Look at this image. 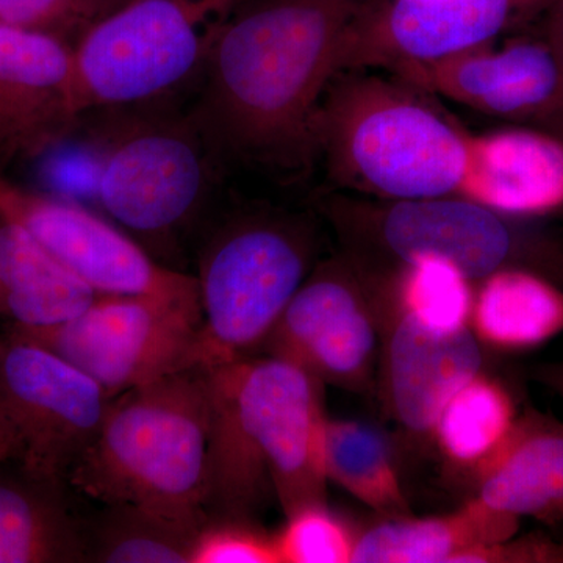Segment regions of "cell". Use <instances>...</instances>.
<instances>
[{"label":"cell","instance_id":"8fae6325","mask_svg":"<svg viewBox=\"0 0 563 563\" xmlns=\"http://www.w3.org/2000/svg\"><path fill=\"white\" fill-rule=\"evenodd\" d=\"M373 295L372 277L350 257L321 263L285 307L263 351L322 385L366 390L379 346Z\"/></svg>","mask_w":563,"mask_h":563},{"label":"cell","instance_id":"3957f363","mask_svg":"<svg viewBox=\"0 0 563 563\" xmlns=\"http://www.w3.org/2000/svg\"><path fill=\"white\" fill-rule=\"evenodd\" d=\"M470 133L399 79L336 74L312 124L329 179L377 201L459 196Z\"/></svg>","mask_w":563,"mask_h":563},{"label":"cell","instance_id":"ffe728a7","mask_svg":"<svg viewBox=\"0 0 563 563\" xmlns=\"http://www.w3.org/2000/svg\"><path fill=\"white\" fill-rule=\"evenodd\" d=\"M518 525L520 518L477 498L444 517L385 518L357 536L351 563H455L468 551L512 539Z\"/></svg>","mask_w":563,"mask_h":563},{"label":"cell","instance_id":"cb8c5ba5","mask_svg":"<svg viewBox=\"0 0 563 563\" xmlns=\"http://www.w3.org/2000/svg\"><path fill=\"white\" fill-rule=\"evenodd\" d=\"M517 421L512 395L481 373L446 404L432 437L448 461L479 472L501 450Z\"/></svg>","mask_w":563,"mask_h":563},{"label":"cell","instance_id":"603a6c76","mask_svg":"<svg viewBox=\"0 0 563 563\" xmlns=\"http://www.w3.org/2000/svg\"><path fill=\"white\" fill-rule=\"evenodd\" d=\"M324 470L328 481L340 485L384 518L410 514L391 444L373 426L328 418Z\"/></svg>","mask_w":563,"mask_h":563},{"label":"cell","instance_id":"e575fe53","mask_svg":"<svg viewBox=\"0 0 563 563\" xmlns=\"http://www.w3.org/2000/svg\"><path fill=\"white\" fill-rule=\"evenodd\" d=\"M95 2H98L107 13H111V11L117 10L118 7L124 5L129 0H95Z\"/></svg>","mask_w":563,"mask_h":563},{"label":"cell","instance_id":"9c48e42d","mask_svg":"<svg viewBox=\"0 0 563 563\" xmlns=\"http://www.w3.org/2000/svg\"><path fill=\"white\" fill-rule=\"evenodd\" d=\"M110 401L101 385L54 352L10 331L0 336V426L10 462L68 484Z\"/></svg>","mask_w":563,"mask_h":563},{"label":"cell","instance_id":"e0dca14e","mask_svg":"<svg viewBox=\"0 0 563 563\" xmlns=\"http://www.w3.org/2000/svg\"><path fill=\"white\" fill-rule=\"evenodd\" d=\"M459 196L521 220L563 211V141L539 128L470 135Z\"/></svg>","mask_w":563,"mask_h":563},{"label":"cell","instance_id":"d4e9b609","mask_svg":"<svg viewBox=\"0 0 563 563\" xmlns=\"http://www.w3.org/2000/svg\"><path fill=\"white\" fill-rule=\"evenodd\" d=\"M206 523L176 520L129 504L107 506L92 532H87V559L102 563H191L196 537Z\"/></svg>","mask_w":563,"mask_h":563},{"label":"cell","instance_id":"4dcf8cb0","mask_svg":"<svg viewBox=\"0 0 563 563\" xmlns=\"http://www.w3.org/2000/svg\"><path fill=\"white\" fill-rule=\"evenodd\" d=\"M540 36H543L563 62V0H554L539 20Z\"/></svg>","mask_w":563,"mask_h":563},{"label":"cell","instance_id":"5bb4252c","mask_svg":"<svg viewBox=\"0 0 563 563\" xmlns=\"http://www.w3.org/2000/svg\"><path fill=\"white\" fill-rule=\"evenodd\" d=\"M485 117L540 128L563 109V62L540 35L495 41L395 73Z\"/></svg>","mask_w":563,"mask_h":563},{"label":"cell","instance_id":"ac0fdd59","mask_svg":"<svg viewBox=\"0 0 563 563\" xmlns=\"http://www.w3.org/2000/svg\"><path fill=\"white\" fill-rule=\"evenodd\" d=\"M477 499L514 517L563 520V424L518 418L512 433L477 472Z\"/></svg>","mask_w":563,"mask_h":563},{"label":"cell","instance_id":"1f68e13d","mask_svg":"<svg viewBox=\"0 0 563 563\" xmlns=\"http://www.w3.org/2000/svg\"><path fill=\"white\" fill-rule=\"evenodd\" d=\"M540 377H542L544 384L550 385L563 399V363L543 368L540 372Z\"/></svg>","mask_w":563,"mask_h":563},{"label":"cell","instance_id":"4316f807","mask_svg":"<svg viewBox=\"0 0 563 563\" xmlns=\"http://www.w3.org/2000/svg\"><path fill=\"white\" fill-rule=\"evenodd\" d=\"M274 537L280 563H350L357 540L325 503L287 515L284 529Z\"/></svg>","mask_w":563,"mask_h":563},{"label":"cell","instance_id":"d6986e66","mask_svg":"<svg viewBox=\"0 0 563 563\" xmlns=\"http://www.w3.org/2000/svg\"><path fill=\"white\" fill-rule=\"evenodd\" d=\"M65 483L0 462V563L88 562L87 532Z\"/></svg>","mask_w":563,"mask_h":563},{"label":"cell","instance_id":"9a60e30c","mask_svg":"<svg viewBox=\"0 0 563 563\" xmlns=\"http://www.w3.org/2000/svg\"><path fill=\"white\" fill-rule=\"evenodd\" d=\"M80 114L73 44L0 22V155L49 150Z\"/></svg>","mask_w":563,"mask_h":563},{"label":"cell","instance_id":"7402d4cb","mask_svg":"<svg viewBox=\"0 0 563 563\" xmlns=\"http://www.w3.org/2000/svg\"><path fill=\"white\" fill-rule=\"evenodd\" d=\"M470 328L496 350L542 346L563 332V288L529 269L493 273L474 292Z\"/></svg>","mask_w":563,"mask_h":563},{"label":"cell","instance_id":"7c38bea8","mask_svg":"<svg viewBox=\"0 0 563 563\" xmlns=\"http://www.w3.org/2000/svg\"><path fill=\"white\" fill-rule=\"evenodd\" d=\"M554 0H377L344 38L336 74L453 57L539 21Z\"/></svg>","mask_w":563,"mask_h":563},{"label":"cell","instance_id":"d6a6232c","mask_svg":"<svg viewBox=\"0 0 563 563\" xmlns=\"http://www.w3.org/2000/svg\"><path fill=\"white\" fill-rule=\"evenodd\" d=\"M539 129L553 133V135L558 136L559 140L563 141V109L559 110L553 118H550V120L544 121Z\"/></svg>","mask_w":563,"mask_h":563},{"label":"cell","instance_id":"836d02e7","mask_svg":"<svg viewBox=\"0 0 563 563\" xmlns=\"http://www.w3.org/2000/svg\"><path fill=\"white\" fill-rule=\"evenodd\" d=\"M10 457L9 442H7L5 433H3L2 426H0V462H9Z\"/></svg>","mask_w":563,"mask_h":563},{"label":"cell","instance_id":"f1b7e54d","mask_svg":"<svg viewBox=\"0 0 563 563\" xmlns=\"http://www.w3.org/2000/svg\"><path fill=\"white\" fill-rule=\"evenodd\" d=\"M191 563H280L276 537L243 518L206 523L196 537Z\"/></svg>","mask_w":563,"mask_h":563},{"label":"cell","instance_id":"44dd1931","mask_svg":"<svg viewBox=\"0 0 563 563\" xmlns=\"http://www.w3.org/2000/svg\"><path fill=\"white\" fill-rule=\"evenodd\" d=\"M98 296L31 235L0 217V318L18 328H47L79 317Z\"/></svg>","mask_w":563,"mask_h":563},{"label":"cell","instance_id":"4fadbf2b","mask_svg":"<svg viewBox=\"0 0 563 563\" xmlns=\"http://www.w3.org/2000/svg\"><path fill=\"white\" fill-rule=\"evenodd\" d=\"M0 217L31 235L99 295L198 291L196 277L158 265L131 236L91 211L18 187L2 172Z\"/></svg>","mask_w":563,"mask_h":563},{"label":"cell","instance_id":"f546056e","mask_svg":"<svg viewBox=\"0 0 563 563\" xmlns=\"http://www.w3.org/2000/svg\"><path fill=\"white\" fill-rule=\"evenodd\" d=\"M510 540L468 551L455 563L563 562V550L558 544L537 539Z\"/></svg>","mask_w":563,"mask_h":563},{"label":"cell","instance_id":"83f0119b","mask_svg":"<svg viewBox=\"0 0 563 563\" xmlns=\"http://www.w3.org/2000/svg\"><path fill=\"white\" fill-rule=\"evenodd\" d=\"M106 10L95 0H0V22L68 41L84 35ZM69 43V41H68Z\"/></svg>","mask_w":563,"mask_h":563},{"label":"cell","instance_id":"6da1fadb","mask_svg":"<svg viewBox=\"0 0 563 563\" xmlns=\"http://www.w3.org/2000/svg\"><path fill=\"white\" fill-rule=\"evenodd\" d=\"M377 0H258L229 22L192 118L218 158L282 172L313 161L314 111L344 38Z\"/></svg>","mask_w":563,"mask_h":563},{"label":"cell","instance_id":"ba28073f","mask_svg":"<svg viewBox=\"0 0 563 563\" xmlns=\"http://www.w3.org/2000/svg\"><path fill=\"white\" fill-rule=\"evenodd\" d=\"M198 291L99 295L79 317L9 331L65 358L110 398L187 368L201 328Z\"/></svg>","mask_w":563,"mask_h":563},{"label":"cell","instance_id":"2e32d148","mask_svg":"<svg viewBox=\"0 0 563 563\" xmlns=\"http://www.w3.org/2000/svg\"><path fill=\"white\" fill-rule=\"evenodd\" d=\"M483 365L472 328L435 331L398 309L384 350L388 410L407 432L432 435L446 404Z\"/></svg>","mask_w":563,"mask_h":563},{"label":"cell","instance_id":"484cf974","mask_svg":"<svg viewBox=\"0 0 563 563\" xmlns=\"http://www.w3.org/2000/svg\"><path fill=\"white\" fill-rule=\"evenodd\" d=\"M390 276L396 303L401 312L440 332L470 328L473 280L454 263L421 255L404 263Z\"/></svg>","mask_w":563,"mask_h":563},{"label":"cell","instance_id":"5b68a950","mask_svg":"<svg viewBox=\"0 0 563 563\" xmlns=\"http://www.w3.org/2000/svg\"><path fill=\"white\" fill-rule=\"evenodd\" d=\"M352 258L390 274L421 255L444 258L473 282L501 269L542 274L563 288V240L462 196L377 201L335 195L321 202Z\"/></svg>","mask_w":563,"mask_h":563},{"label":"cell","instance_id":"7a4b0ae2","mask_svg":"<svg viewBox=\"0 0 563 563\" xmlns=\"http://www.w3.org/2000/svg\"><path fill=\"white\" fill-rule=\"evenodd\" d=\"M210 396L207 507L246 517L276 498L285 515L325 503L322 384L276 355L203 369Z\"/></svg>","mask_w":563,"mask_h":563},{"label":"cell","instance_id":"30bf717a","mask_svg":"<svg viewBox=\"0 0 563 563\" xmlns=\"http://www.w3.org/2000/svg\"><path fill=\"white\" fill-rule=\"evenodd\" d=\"M218 158L192 114L133 122L107 147L98 198L122 228L162 239L199 209Z\"/></svg>","mask_w":563,"mask_h":563},{"label":"cell","instance_id":"8992f818","mask_svg":"<svg viewBox=\"0 0 563 563\" xmlns=\"http://www.w3.org/2000/svg\"><path fill=\"white\" fill-rule=\"evenodd\" d=\"M313 242L292 214L252 213L218 232L196 277L202 318L187 368H214L261 347L309 276Z\"/></svg>","mask_w":563,"mask_h":563},{"label":"cell","instance_id":"277c9868","mask_svg":"<svg viewBox=\"0 0 563 563\" xmlns=\"http://www.w3.org/2000/svg\"><path fill=\"white\" fill-rule=\"evenodd\" d=\"M209 448V385L191 366L111 398L68 485L106 506L206 523Z\"/></svg>","mask_w":563,"mask_h":563},{"label":"cell","instance_id":"52a82bcc","mask_svg":"<svg viewBox=\"0 0 563 563\" xmlns=\"http://www.w3.org/2000/svg\"><path fill=\"white\" fill-rule=\"evenodd\" d=\"M250 0H129L74 44L81 113L158 98L206 68Z\"/></svg>","mask_w":563,"mask_h":563}]
</instances>
